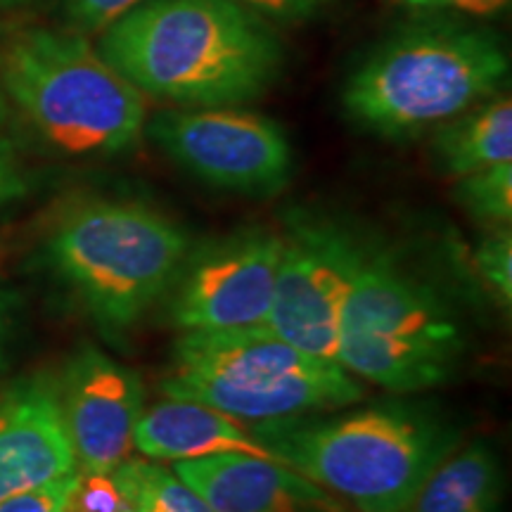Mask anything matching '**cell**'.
Here are the masks:
<instances>
[{
    "label": "cell",
    "instance_id": "6da1fadb",
    "mask_svg": "<svg viewBox=\"0 0 512 512\" xmlns=\"http://www.w3.org/2000/svg\"><path fill=\"white\" fill-rule=\"evenodd\" d=\"M100 55L136 91L176 107H240L278 81L285 48L242 0H143L100 31Z\"/></svg>",
    "mask_w": 512,
    "mask_h": 512
},
{
    "label": "cell",
    "instance_id": "7a4b0ae2",
    "mask_svg": "<svg viewBox=\"0 0 512 512\" xmlns=\"http://www.w3.org/2000/svg\"><path fill=\"white\" fill-rule=\"evenodd\" d=\"M249 430L280 463L354 512H401L434 467L463 444L446 413L403 399L254 422Z\"/></svg>",
    "mask_w": 512,
    "mask_h": 512
},
{
    "label": "cell",
    "instance_id": "3957f363",
    "mask_svg": "<svg viewBox=\"0 0 512 512\" xmlns=\"http://www.w3.org/2000/svg\"><path fill=\"white\" fill-rule=\"evenodd\" d=\"M510 57L494 31L460 22L406 24L351 69L344 114L366 133L406 140L494 98Z\"/></svg>",
    "mask_w": 512,
    "mask_h": 512
},
{
    "label": "cell",
    "instance_id": "277c9868",
    "mask_svg": "<svg viewBox=\"0 0 512 512\" xmlns=\"http://www.w3.org/2000/svg\"><path fill=\"white\" fill-rule=\"evenodd\" d=\"M465 354V325L446 294L399 252L363 238L339 323V366L356 380L411 396L451 382Z\"/></svg>",
    "mask_w": 512,
    "mask_h": 512
},
{
    "label": "cell",
    "instance_id": "5b68a950",
    "mask_svg": "<svg viewBox=\"0 0 512 512\" xmlns=\"http://www.w3.org/2000/svg\"><path fill=\"white\" fill-rule=\"evenodd\" d=\"M190 233L152 204L91 197L57 219L46 259L81 309L110 337H124L174 285Z\"/></svg>",
    "mask_w": 512,
    "mask_h": 512
},
{
    "label": "cell",
    "instance_id": "8992f818",
    "mask_svg": "<svg viewBox=\"0 0 512 512\" xmlns=\"http://www.w3.org/2000/svg\"><path fill=\"white\" fill-rule=\"evenodd\" d=\"M159 389L245 425L339 411L366 394L337 361L294 347L266 325L181 332Z\"/></svg>",
    "mask_w": 512,
    "mask_h": 512
},
{
    "label": "cell",
    "instance_id": "52a82bcc",
    "mask_svg": "<svg viewBox=\"0 0 512 512\" xmlns=\"http://www.w3.org/2000/svg\"><path fill=\"white\" fill-rule=\"evenodd\" d=\"M0 81L27 126L67 157H117L145 133V100L83 34L29 29L0 57Z\"/></svg>",
    "mask_w": 512,
    "mask_h": 512
},
{
    "label": "cell",
    "instance_id": "ba28073f",
    "mask_svg": "<svg viewBox=\"0 0 512 512\" xmlns=\"http://www.w3.org/2000/svg\"><path fill=\"white\" fill-rule=\"evenodd\" d=\"M283 249L266 328L313 356L337 361L339 323L354 285L363 235L318 209L285 214Z\"/></svg>",
    "mask_w": 512,
    "mask_h": 512
},
{
    "label": "cell",
    "instance_id": "9c48e42d",
    "mask_svg": "<svg viewBox=\"0 0 512 512\" xmlns=\"http://www.w3.org/2000/svg\"><path fill=\"white\" fill-rule=\"evenodd\" d=\"M178 169L211 188L268 197L290 183L294 150L278 121L240 107H178L145 121Z\"/></svg>",
    "mask_w": 512,
    "mask_h": 512
},
{
    "label": "cell",
    "instance_id": "30bf717a",
    "mask_svg": "<svg viewBox=\"0 0 512 512\" xmlns=\"http://www.w3.org/2000/svg\"><path fill=\"white\" fill-rule=\"evenodd\" d=\"M283 235L268 226H242L192 245L166 292V320L178 332L259 328L273 306Z\"/></svg>",
    "mask_w": 512,
    "mask_h": 512
},
{
    "label": "cell",
    "instance_id": "8fae6325",
    "mask_svg": "<svg viewBox=\"0 0 512 512\" xmlns=\"http://www.w3.org/2000/svg\"><path fill=\"white\" fill-rule=\"evenodd\" d=\"M57 396L79 470L112 472L131 458L133 432L145 411L136 370L86 344L69 358Z\"/></svg>",
    "mask_w": 512,
    "mask_h": 512
},
{
    "label": "cell",
    "instance_id": "7c38bea8",
    "mask_svg": "<svg viewBox=\"0 0 512 512\" xmlns=\"http://www.w3.org/2000/svg\"><path fill=\"white\" fill-rule=\"evenodd\" d=\"M57 380L31 375L0 394V503L74 475Z\"/></svg>",
    "mask_w": 512,
    "mask_h": 512
},
{
    "label": "cell",
    "instance_id": "4fadbf2b",
    "mask_svg": "<svg viewBox=\"0 0 512 512\" xmlns=\"http://www.w3.org/2000/svg\"><path fill=\"white\" fill-rule=\"evenodd\" d=\"M171 470L216 512H354L342 498L280 460L221 453L176 460Z\"/></svg>",
    "mask_w": 512,
    "mask_h": 512
},
{
    "label": "cell",
    "instance_id": "5bb4252c",
    "mask_svg": "<svg viewBox=\"0 0 512 512\" xmlns=\"http://www.w3.org/2000/svg\"><path fill=\"white\" fill-rule=\"evenodd\" d=\"M133 451L157 463L209 458L221 453L278 460L247 430L245 422L230 418L200 401L164 396L145 408L133 432Z\"/></svg>",
    "mask_w": 512,
    "mask_h": 512
},
{
    "label": "cell",
    "instance_id": "9a60e30c",
    "mask_svg": "<svg viewBox=\"0 0 512 512\" xmlns=\"http://www.w3.org/2000/svg\"><path fill=\"white\" fill-rule=\"evenodd\" d=\"M505 475L494 444H460L430 472L401 512H498Z\"/></svg>",
    "mask_w": 512,
    "mask_h": 512
},
{
    "label": "cell",
    "instance_id": "2e32d148",
    "mask_svg": "<svg viewBox=\"0 0 512 512\" xmlns=\"http://www.w3.org/2000/svg\"><path fill=\"white\" fill-rule=\"evenodd\" d=\"M432 155L439 169L453 178L512 162V100L508 95L489 98L439 124Z\"/></svg>",
    "mask_w": 512,
    "mask_h": 512
},
{
    "label": "cell",
    "instance_id": "e0dca14e",
    "mask_svg": "<svg viewBox=\"0 0 512 512\" xmlns=\"http://www.w3.org/2000/svg\"><path fill=\"white\" fill-rule=\"evenodd\" d=\"M112 475L126 501L140 512H216L171 467L157 460L128 458Z\"/></svg>",
    "mask_w": 512,
    "mask_h": 512
},
{
    "label": "cell",
    "instance_id": "ac0fdd59",
    "mask_svg": "<svg viewBox=\"0 0 512 512\" xmlns=\"http://www.w3.org/2000/svg\"><path fill=\"white\" fill-rule=\"evenodd\" d=\"M453 197L472 219L486 228L510 226L512 221V162L486 166L458 178Z\"/></svg>",
    "mask_w": 512,
    "mask_h": 512
},
{
    "label": "cell",
    "instance_id": "d6986e66",
    "mask_svg": "<svg viewBox=\"0 0 512 512\" xmlns=\"http://www.w3.org/2000/svg\"><path fill=\"white\" fill-rule=\"evenodd\" d=\"M475 266L482 280L494 292L498 304L510 309L512 302V233L510 226L489 228L475 252Z\"/></svg>",
    "mask_w": 512,
    "mask_h": 512
},
{
    "label": "cell",
    "instance_id": "ffe728a7",
    "mask_svg": "<svg viewBox=\"0 0 512 512\" xmlns=\"http://www.w3.org/2000/svg\"><path fill=\"white\" fill-rule=\"evenodd\" d=\"M128 505L112 472L76 470L64 512H119Z\"/></svg>",
    "mask_w": 512,
    "mask_h": 512
},
{
    "label": "cell",
    "instance_id": "44dd1931",
    "mask_svg": "<svg viewBox=\"0 0 512 512\" xmlns=\"http://www.w3.org/2000/svg\"><path fill=\"white\" fill-rule=\"evenodd\" d=\"M143 0H64V15L76 34H100Z\"/></svg>",
    "mask_w": 512,
    "mask_h": 512
},
{
    "label": "cell",
    "instance_id": "7402d4cb",
    "mask_svg": "<svg viewBox=\"0 0 512 512\" xmlns=\"http://www.w3.org/2000/svg\"><path fill=\"white\" fill-rule=\"evenodd\" d=\"M72 479L74 475H67L57 479V482L38 486L34 491L10 498V501L0 503V512H64Z\"/></svg>",
    "mask_w": 512,
    "mask_h": 512
},
{
    "label": "cell",
    "instance_id": "603a6c76",
    "mask_svg": "<svg viewBox=\"0 0 512 512\" xmlns=\"http://www.w3.org/2000/svg\"><path fill=\"white\" fill-rule=\"evenodd\" d=\"M261 17L278 19V22H304L318 15L330 0H242Z\"/></svg>",
    "mask_w": 512,
    "mask_h": 512
},
{
    "label": "cell",
    "instance_id": "cb8c5ba5",
    "mask_svg": "<svg viewBox=\"0 0 512 512\" xmlns=\"http://www.w3.org/2000/svg\"><path fill=\"white\" fill-rule=\"evenodd\" d=\"M396 3L415 10H456L465 15L489 17L508 8L510 0H396Z\"/></svg>",
    "mask_w": 512,
    "mask_h": 512
},
{
    "label": "cell",
    "instance_id": "d4e9b609",
    "mask_svg": "<svg viewBox=\"0 0 512 512\" xmlns=\"http://www.w3.org/2000/svg\"><path fill=\"white\" fill-rule=\"evenodd\" d=\"M27 195V181L17 159L12 157L10 147L0 140V207L17 202Z\"/></svg>",
    "mask_w": 512,
    "mask_h": 512
},
{
    "label": "cell",
    "instance_id": "484cf974",
    "mask_svg": "<svg viewBox=\"0 0 512 512\" xmlns=\"http://www.w3.org/2000/svg\"><path fill=\"white\" fill-rule=\"evenodd\" d=\"M12 297L5 290H0V368L5 363V354H8V344L12 335Z\"/></svg>",
    "mask_w": 512,
    "mask_h": 512
},
{
    "label": "cell",
    "instance_id": "4316f807",
    "mask_svg": "<svg viewBox=\"0 0 512 512\" xmlns=\"http://www.w3.org/2000/svg\"><path fill=\"white\" fill-rule=\"evenodd\" d=\"M119 512H140V510H138V508H133V505H131V503H128V505H126V508H124V510H119Z\"/></svg>",
    "mask_w": 512,
    "mask_h": 512
},
{
    "label": "cell",
    "instance_id": "83f0119b",
    "mask_svg": "<svg viewBox=\"0 0 512 512\" xmlns=\"http://www.w3.org/2000/svg\"><path fill=\"white\" fill-rule=\"evenodd\" d=\"M0 3H12V0H0Z\"/></svg>",
    "mask_w": 512,
    "mask_h": 512
}]
</instances>
